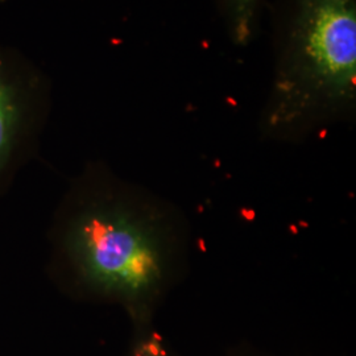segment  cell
I'll use <instances>...</instances> for the list:
<instances>
[{"label": "cell", "instance_id": "cell-1", "mask_svg": "<svg viewBox=\"0 0 356 356\" xmlns=\"http://www.w3.org/2000/svg\"><path fill=\"white\" fill-rule=\"evenodd\" d=\"M53 244L65 289L122 307L135 329L154 325L185 277L191 232L173 202L94 164L67 194Z\"/></svg>", "mask_w": 356, "mask_h": 356}, {"label": "cell", "instance_id": "cell-4", "mask_svg": "<svg viewBox=\"0 0 356 356\" xmlns=\"http://www.w3.org/2000/svg\"><path fill=\"white\" fill-rule=\"evenodd\" d=\"M264 0H216L231 41L235 45H248L259 26Z\"/></svg>", "mask_w": 356, "mask_h": 356}, {"label": "cell", "instance_id": "cell-3", "mask_svg": "<svg viewBox=\"0 0 356 356\" xmlns=\"http://www.w3.org/2000/svg\"><path fill=\"white\" fill-rule=\"evenodd\" d=\"M48 98L45 76L22 53L0 44V181L32 141Z\"/></svg>", "mask_w": 356, "mask_h": 356}, {"label": "cell", "instance_id": "cell-5", "mask_svg": "<svg viewBox=\"0 0 356 356\" xmlns=\"http://www.w3.org/2000/svg\"><path fill=\"white\" fill-rule=\"evenodd\" d=\"M132 332L126 356H179L154 325L135 327Z\"/></svg>", "mask_w": 356, "mask_h": 356}, {"label": "cell", "instance_id": "cell-2", "mask_svg": "<svg viewBox=\"0 0 356 356\" xmlns=\"http://www.w3.org/2000/svg\"><path fill=\"white\" fill-rule=\"evenodd\" d=\"M259 128L301 143L356 113V0H288Z\"/></svg>", "mask_w": 356, "mask_h": 356}, {"label": "cell", "instance_id": "cell-6", "mask_svg": "<svg viewBox=\"0 0 356 356\" xmlns=\"http://www.w3.org/2000/svg\"><path fill=\"white\" fill-rule=\"evenodd\" d=\"M222 356H281L272 354V353H267L264 350H259L254 346L250 344H241L236 346L231 350H227Z\"/></svg>", "mask_w": 356, "mask_h": 356}]
</instances>
